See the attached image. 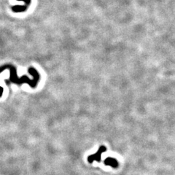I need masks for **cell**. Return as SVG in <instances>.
I'll return each instance as SVG.
<instances>
[{
  "label": "cell",
  "instance_id": "1",
  "mask_svg": "<svg viewBox=\"0 0 175 175\" xmlns=\"http://www.w3.org/2000/svg\"><path fill=\"white\" fill-rule=\"evenodd\" d=\"M105 151H106V147L105 146H101L100 148L99 149L98 152L94 155H90L88 157V161L89 163H92L93 161H97L99 162L101 161V155Z\"/></svg>",
  "mask_w": 175,
  "mask_h": 175
},
{
  "label": "cell",
  "instance_id": "2",
  "mask_svg": "<svg viewBox=\"0 0 175 175\" xmlns=\"http://www.w3.org/2000/svg\"><path fill=\"white\" fill-rule=\"evenodd\" d=\"M105 164L107 166H110L113 167V168H116L118 166V163H117V160H115V158H110V157L105 160Z\"/></svg>",
  "mask_w": 175,
  "mask_h": 175
}]
</instances>
